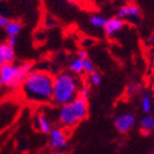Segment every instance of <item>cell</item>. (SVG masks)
Returning <instances> with one entry per match:
<instances>
[{
    "instance_id": "21",
    "label": "cell",
    "mask_w": 154,
    "mask_h": 154,
    "mask_svg": "<svg viewBox=\"0 0 154 154\" xmlns=\"http://www.w3.org/2000/svg\"><path fill=\"white\" fill-rule=\"evenodd\" d=\"M78 57H80L81 59H86L88 58V52L84 51V50H80L79 52H78Z\"/></svg>"
},
{
    "instance_id": "4",
    "label": "cell",
    "mask_w": 154,
    "mask_h": 154,
    "mask_svg": "<svg viewBox=\"0 0 154 154\" xmlns=\"http://www.w3.org/2000/svg\"><path fill=\"white\" fill-rule=\"evenodd\" d=\"M32 70V64L22 63V64H7L0 66V85L10 91L21 88L22 83L29 72Z\"/></svg>"
},
{
    "instance_id": "14",
    "label": "cell",
    "mask_w": 154,
    "mask_h": 154,
    "mask_svg": "<svg viewBox=\"0 0 154 154\" xmlns=\"http://www.w3.org/2000/svg\"><path fill=\"white\" fill-rule=\"evenodd\" d=\"M69 70L68 71H70L71 73H73V75H82V73H84V65H83V59H81L80 57H75V58H73L71 60V62L69 63Z\"/></svg>"
},
{
    "instance_id": "20",
    "label": "cell",
    "mask_w": 154,
    "mask_h": 154,
    "mask_svg": "<svg viewBox=\"0 0 154 154\" xmlns=\"http://www.w3.org/2000/svg\"><path fill=\"white\" fill-rule=\"evenodd\" d=\"M5 42L14 48L15 44H16V42H17V37H8V39H7V41Z\"/></svg>"
},
{
    "instance_id": "27",
    "label": "cell",
    "mask_w": 154,
    "mask_h": 154,
    "mask_svg": "<svg viewBox=\"0 0 154 154\" xmlns=\"http://www.w3.org/2000/svg\"><path fill=\"white\" fill-rule=\"evenodd\" d=\"M153 133H154V128H153Z\"/></svg>"
},
{
    "instance_id": "6",
    "label": "cell",
    "mask_w": 154,
    "mask_h": 154,
    "mask_svg": "<svg viewBox=\"0 0 154 154\" xmlns=\"http://www.w3.org/2000/svg\"><path fill=\"white\" fill-rule=\"evenodd\" d=\"M136 116L133 113L126 112L122 113L114 121V126H116V131L121 134H126L131 131L134 128V126L136 125Z\"/></svg>"
},
{
    "instance_id": "19",
    "label": "cell",
    "mask_w": 154,
    "mask_h": 154,
    "mask_svg": "<svg viewBox=\"0 0 154 154\" xmlns=\"http://www.w3.org/2000/svg\"><path fill=\"white\" fill-rule=\"evenodd\" d=\"M138 86H137L136 84H129L128 86H127V88H126V95L127 96H134L136 95L137 93H138Z\"/></svg>"
},
{
    "instance_id": "18",
    "label": "cell",
    "mask_w": 154,
    "mask_h": 154,
    "mask_svg": "<svg viewBox=\"0 0 154 154\" xmlns=\"http://www.w3.org/2000/svg\"><path fill=\"white\" fill-rule=\"evenodd\" d=\"M83 65H84V73H86V75H90L92 72L96 71L94 64H93L88 58L83 59Z\"/></svg>"
},
{
    "instance_id": "17",
    "label": "cell",
    "mask_w": 154,
    "mask_h": 154,
    "mask_svg": "<svg viewBox=\"0 0 154 154\" xmlns=\"http://www.w3.org/2000/svg\"><path fill=\"white\" fill-rule=\"evenodd\" d=\"M90 86L88 84H82L81 85V88L79 90V97L80 98H83V99L88 100V96H90Z\"/></svg>"
},
{
    "instance_id": "13",
    "label": "cell",
    "mask_w": 154,
    "mask_h": 154,
    "mask_svg": "<svg viewBox=\"0 0 154 154\" xmlns=\"http://www.w3.org/2000/svg\"><path fill=\"white\" fill-rule=\"evenodd\" d=\"M22 28H23L22 23L20 21H15V20L9 21L7 25L3 27L5 32L7 33L8 37H17L22 31Z\"/></svg>"
},
{
    "instance_id": "7",
    "label": "cell",
    "mask_w": 154,
    "mask_h": 154,
    "mask_svg": "<svg viewBox=\"0 0 154 154\" xmlns=\"http://www.w3.org/2000/svg\"><path fill=\"white\" fill-rule=\"evenodd\" d=\"M141 16V11L134 3H126L118 10V17L124 22H137Z\"/></svg>"
},
{
    "instance_id": "28",
    "label": "cell",
    "mask_w": 154,
    "mask_h": 154,
    "mask_svg": "<svg viewBox=\"0 0 154 154\" xmlns=\"http://www.w3.org/2000/svg\"><path fill=\"white\" fill-rule=\"evenodd\" d=\"M151 154H154V152H153V153H151Z\"/></svg>"
},
{
    "instance_id": "23",
    "label": "cell",
    "mask_w": 154,
    "mask_h": 154,
    "mask_svg": "<svg viewBox=\"0 0 154 154\" xmlns=\"http://www.w3.org/2000/svg\"><path fill=\"white\" fill-rule=\"evenodd\" d=\"M149 42H150L151 44H153V45H154V33L149 38Z\"/></svg>"
},
{
    "instance_id": "16",
    "label": "cell",
    "mask_w": 154,
    "mask_h": 154,
    "mask_svg": "<svg viewBox=\"0 0 154 154\" xmlns=\"http://www.w3.org/2000/svg\"><path fill=\"white\" fill-rule=\"evenodd\" d=\"M101 80H103V77H101V75L97 71H94L88 75V83H90L91 85L98 86V85L101 83Z\"/></svg>"
},
{
    "instance_id": "10",
    "label": "cell",
    "mask_w": 154,
    "mask_h": 154,
    "mask_svg": "<svg viewBox=\"0 0 154 154\" xmlns=\"http://www.w3.org/2000/svg\"><path fill=\"white\" fill-rule=\"evenodd\" d=\"M36 126H37V129L39 131H41L42 134H49L51 131V129L53 128L50 118L43 112H39L37 114Z\"/></svg>"
},
{
    "instance_id": "2",
    "label": "cell",
    "mask_w": 154,
    "mask_h": 154,
    "mask_svg": "<svg viewBox=\"0 0 154 154\" xmlns=\"http://www.w3.org/2000/svg\"><path fill=\"white\" fill-rule=\"evenodd\" d=\"M83 83L78 75L70 71H62L54 75L53 83V100L54 105L60 106L69 103L79 97V90Z\"/></svg>"
},
{
    "instance_id": "24",
    "label": "cell",
    "mask_w": 154,
    "mask_h": 154,
    "mask_svg": "<svg viewBox=\"0 0 154 154\" xmlns=\"http://www.w3.org/2000/svg\"><path fill=\"white\" fill-rule=\"evenodd\" d=\"M53 154H67L66 152H64V151H55Z\"/></svg>"
},
{
    "instance_id": "12",
    "label": "cell",
    "mask_w": 154,
    "mask_h": 154,
    "mask_svg": "<svg viewBox=\"0 0 154 154\" xmlns=\"http://www.w3.org/2000/svg\"><path fill=\"white\" fill-rule=\"evenodd\" d=\"M139 127H140V131L144 134V135H148L151 131H153L154 128V116H152L151 113L149 114H144L140 121H139Z\"/></svg>"
},
{
    "instance_id": "26",
    "label": "cell",
    "mask_w": 154,
    "mask_h": 154,
    "mask_svg": "<svg viewBox=\"0 0 154 154\" xmlns=\"http://www.w3.org/2000/svg\"><path fill=\"white\" fill-rule=\"evenodd\" d=\"M152 70H153V72H154V60H153V63H152Z\"/></svg>"
},
{
    "instance_id": "11",
    "label": "cell",
    "mask_w": 154,
    "mask_h": 154,
    "mask_svg": "<svg viewBox=\"0 0 154 154\" xmlns=\"http://www.w3.org/2000/svg\"><path fill=\"white\" fill-rule=\"evenodd\" d=\"M140 108L144 114H149L154 108V95L153 93L146 92L140 98Z\"/></svg>"
},
{
    "instance_id": "25",
    "label": "cell",
    "mask_w": 154,
    "mask_h": 154,
    "mask_svg": "<svg viewBox=\"0 0 154 154\" xmlns=\"http://www.w3.org/2000/svg\"><path fill=\"white\" fill-rule=\"evenodd\" d=\"M152 93H153V95H154V82H153V84H152Z\"/></svg>"
},
{
    "instance_id": "15",
    "label": "cell",
    "mask_w": 154,
    "mask_h": 154,
    "mask_svg": "<svg viewBox=\"0 0 154 154\" xmlns=\"http://www.w3.org/2000/svg\"><path fill=\"white\" fill-rule=\"evenodd\" d=\"M106 22H107V18L103 15H99V14H94L90 17L91 26L96 29H103Z\"/></svg>"
},
{
    "instance_id": "8",
    "label": "cell",
    "mask_w": 154,
    "mask_h": 154,
    "mask_svg": "<svg viewBox=\"0 0 154 154\" xmlns=\"http://www.w3.org/2000/svg\"><path fill=\"white\" fill-rule=\"evenodd\" d=\"M124 26H125V22L118 16H116V17L107 18V22H106L103 29L105 31L106 36L113 37L119 31H121L124 28Z\"/></svg>"
},
{
    "instance_id": "5",
    "label": "cell",
    "mask_w": 154,
    "mask_h": 154,
    "mask_svg": "<svg viewBox=\"0 0 154 154\" xmlns=\"http://www.w3.org/2000/svg\"><path fill=\"white\" fill-rule=\"evenodd\" d=\"M49 146L54 151H64L68 146V136L65 128L58 126L53 127L49 133Z\"/></svg>"
},
{
    "instance_id": "1",
    "label": "cell",
    "mask_w": 154,
    "mask_h": 154,
    "mask_svg": "<svg viewBox=\"0 0 154 154\" xmlns=\"http://www.w3.org/2000/svg\"><path fill=\"white\" fill-rule=\"evenodd\" d=\"M54 75L42 69H32L21 85L26 101L35 105H48L53 100Z\"/></svg>"
},
{
    "instance_id": "22",
    "label": "cell",
    "mask_w": 154,
    "mask_h": 154,
    "mask_svg": "<svg viewBox=\"0 0 154 154\" xmlns=\"http://www.w3.org/2000/svg\"><path fill=\"white\" fill-rule=\"evenodd\" d=\"M8 22H9L8 18L0 13V27H2V28H3V27L7 25V23H8Z\"/></svg>"
},
{
    "instance_id": "9",
    "label": "cell",
    "mask_w": 154,
    "mask_h": 154,
    "mask_svg": "<svg viewBox=\"0 0 154 154\" xmlns=\"http://www.w3.org/2000/svg\"><path fill=\"white\" fill-rule=\"evenodd\" d=\"M15 50L7 42L0 43V66L12 64L15 60Z\"/></svg>"
},
{
    "instance_id": "3",
    "label": "cell",
    "mask_w": 154,
    "mask_h": 154,
    "mask_svg": "<svg viewBox=\"0 0 154 154\" xmlns=\"http://www.w3.org/2000/svg\"><path fill=\"white\" fill-rule=\"evenodd\" d=\"M88 116V103L83 98H75L69 103L60 106L57 110L56 118L59 126L67 129H71L79 125Z\"/></svg>"
}]
</instances>
